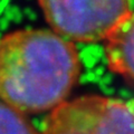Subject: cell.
Instances as JSON below:
<instances>
[{
  "label": "cell",
  "mask_w": 134,
  "mask_h": 134,
  "mask_svg": "<svg viewBox=\"0 0 134 134\" xmlns=\"http://www.w3.org/2000/svg\"><path fill=\"white\" fill-rule=\"evenodd\" d=\"M0 134H38L23 113L0 100Z\"/></svg>",
  "instance_id": "obj_5"
},
{
  "label": "cell",
  "mask_w": 134,
  "mask_h": 134,
  "mask_svg": "<svg viewBox=\"0 0 134 134\" xmlns=\"http://www.w3.org/2000/svg\"><path fill=\"white\" fill-rule=\"evenodd\" d=\"M53 31L67 40H106L132 15V0H38Z\"/></svg>",
  "instance_id": "obj_2"
},
{
  "label": "cell",
  "mask_w": 134,
  "mask_h": 134,
  "mask_svg": "<svg viewBox=\"0 0 134 134\" xmlns=\"http://www.w3.org/2000/svg\"><path fill=\"white\" fill-rule=\"evenodd\" d=\"M69 40L47 29H21L0 39V100L23 113L64 103L81 75Z\"/></svg>",
  "instance_id": "obj_1"
},
{
  "label": "cell",
  "mask_w": 134,
  "mask_h": 134,
  "mask_svg": "<svg viewBox=\"0 0 134 134\" xmlns=\"http://www.w3.org/2000/svg\"><path fill=\"white\" fill-rule=\"evenodd\" d=\"M38 134H134V111L116 98L81 96L54 108Z\"/></svg>",
  "instance_id": "obj_3"
},
{
  "label": "cell",
  "mask_w": 134,
  "mask_h": 134,
  "mask_svg": "<svg viewBox=\"0 0 134 134\" xmlns=\"http://www.w3.org/2000/svg\"><path fill=\"white\" fill-rule=\"evenodd\" d=\"M110 70L134 84V11L106 39Z\"/></svg>",
  "instance_id": "obj_4"
}]
</instances>
